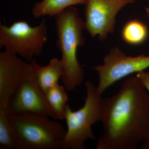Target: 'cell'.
I'll return each mask as SVG.
<instances>
[{
	"label": "cell",
	"mask_w": 149,
	"mask_h": 149,
	"mask_svg": "<svg viewBox=\"0 0 149 149\" xmlns=\"http://www.w3.org/2000/svg\"><path fill=\"white\" fill-rule=\"evenodd\" d=\"M103 133L97 149H136L149 135V95L137 76L104 99Z\"/></svg>",
	"instance_id": "obj_1"
},
{
	"label": "cell",
	"mask_w": 149,
	"mask_h": 149,
	"mask_svg": "<svg viewBox=\"0 0 149 149\" xmlns=\"http://www.w3.org/2000/svg\"><path fill=\"white\" fill-rule=\"evenodd\" d=\"M57 47L62 54L63 73L61 80L67 91H72L81 85L85 72L77 58L78 47L85 44L83 32L85 20L73 6L66 8L54 17Z\"/></svg>",
	"instance_id": "obj_2"
},
{
	"label": "cell",
	"mask_w": 149,
	"mask_h": 149,
	"mask_svg": "<svg viewBox=\"0 0 149 149\" xmlns=\"http://www.w3.org/2000/svg\"><path fill=\"white\" fill-rule=\"evenodd\" d=\"M14 149L61 148L67 129L42 113L8 114Z\"/></svg>",
	"instance_id": "obj_3"
},
{
	"label": "cell",
	"mask_w": 149,
	"mask_h": 149,
	"mask_svg": "<svg viewBox=\"0 0 149 149\" xmlns=\"http://www.w3.org/2000/svg\"><path fill=\"white\" fill-rule=\"evenodd\" d=\"M87 96L81 108L73 111L68 104L65 109L67 129L62 149H85L88 140H95L92 126L102 118L104 99L97 87L90 81L85 83Z\"/></svg>",
	"instance_id": "obj_4"
},
{
	"label": "cell",
	"mask_w": 149,
	"mask_h": 149,
	"mask_svg": "<svg viewBox=\"0 0 149 149\" xmlns=\"http://www.w3.org/2000/svg\"><path fill=\"white\" fill-rule=\"evenodd\" d=\"M47 34L48 27L45 20L34 27L23 20L15 22L9 27L1 24L0 47L30 62L42 52Z\"/></svg>",
	"instance_id": "obj_5"
},
{
	"label": "cell",
	"mask_w": 149,
	"mask_h": 149,
	"mask_svg": "<svg viewBox=\"0 0 149 149\" xmlns=\"http://www.w3.org/2000/svg\"><path fill=\"white\" fill-rule=\"evenodd\" d=\"M7 109L10 115L34 112L55 118L54 112L38 85L31 62L24 61L21 82L16 92L10 99Z\"/></svg>",
	"instance_id": "obj_6"
},
{
	"label": "cell",
	"mask_w": 149,
	"mask_h": 149,
	"mask_svg": "<svg viewBox=\"0 0 149 149\" xmlns=\"http://www.w3.org/2000/svg\"><path fill=\"white\" fill-rule=\"evenodd\" d=\"M149 68V56H128L118 47L110 49L103 63L94 68L98 74L97 89L102 95L109 87L128 75Z\"/></svg>",
	"instance_id": "obj_7"
},
{
	"label": "cell",
	"mask_w": 149,
	"mask_h": 149,
	"mask_svg": "<svg viewBox=\"0 0 149 149\" xmlns=\"http://www.w3.org/2000/svg\"><path fill=\"white\" fill-rule=\"evenodd\" d=\"M136 0H87L85 8V29L92 38L103 41L114 32L116 15Z\"/></svg>",
	"instance_id": "obj_8"
},
{
	"label": "cell",
	"mask_w": 149,
	"mask_h": 149,
	"mask_svg": "<svg viewBox=\"0 0 149 149\" xmlns=\"http://www.w3.org/2000/svg\"><path fill=\"white\" fill-rule=\"evenodd\" d=\"M24 61L17 54L6 50L0 52V106L7 107L19 86Z\"/></svg>",
	"instance_id": "obj_9"
},
{
	"label": "cell",
	"mask_w": 149,
	"mask_h": 149,
	"mask_svg": "<svg viewBox=\"0 0 149 149\" xmlns=\"http://www.w3.org/2000/svg\"><path fill=\"white\" fill-rule=\"evenodd\" d=\"M30 62L34 68L37 83L43 93L58 84L63 73V63L61 59L54 58L47 65L44 66L37 64L35 58Z\"/></svg>",
	"instance_id": "obj_10"
},
{
	"label": "cell",
	"mask_w": 149,
	"mask_h": 149,
	"mask_svg": "<svg viewBox=\"0 0 149 149\" xmlns=\"http://www.w3.org/2000/svg\"><path fill=\"white\" fill-rule=\"evenodd\" d=\"M87 0H42L36 3L32 9L35 18L48 15L54 17L70 7L77 4L85 5Z\"/></svg>",
	"instance_id": "obj_11"
},
{
	"label": "cell",
	"mask_w": 149,
	"mask_h": 149,
	"mask_svg": "<svg viewBox=\"0 0 149 149\" xmlns=\"http://www.w3.org/2000/svg\"><path fill=\"white\" fill-rule=\"evenodd\" d=\"M64 86L55 85L44 93L48 103L55 114V120H63L65 118V109L68 96Z\"/></svg>",
	"instance_id": "obj_12"
},
{
	"label": "cell",
	"mask_w": 149,
	"mask_h": 149,
	"mask_svg": "<svg viewBox=\"0 0 149 149\" xmlns=\"http://www.w3.org/2000/svg\"><path fill=\"white\" fill-rule=\"evenodd\" d=\"M148 29L146 25L136 19L128 21L122 29L123 39L130 45L143 44L148 39Z\"/></svg>",
	"instance_id": "obj_13"
},
{
	"label": "cell",
	"mask_w": 149,
	"mask_h": 149,
	"mask_svg": "<svg viewBox=\"0 0 149 149\" xmlns=\"http://www.w3.org/2000/svg\"><path fill=\"white\" fill-rule=\"evenodd\" d=\"M1 148L14 149L12 128L7 108L0 106Z\"/></svg>",
	"instance_id": "obj_14"
},
{
	"label": "cell",
	"mask_w": 149,
	"mask_h": 149,
	"mask_svg": "<svg viewBox=\"0 0 149 149\" xmlns=\"http://www.w3.org/2000/svg\"><path fill=\"white\" fill-rule=\"evenodd\" d=\"M136 76L148 92L149 95V72H146L145 70L140 71L137 72Z\"/></svg>",
	"instance_id": "obj_15"
},
{
	"label": "cell",
	"mask_w": 149,
	"mask_h": 149,
	"mask_svg": "<svg viewBox=\"0 0 149 149\" xmlns=\"http://www.w3.org/2000/svg\"><path fill=\"white\" fill-rule=\"evenodd\" d=\"M141 144L140 149H149V135L144 139Z\"/></svg>",
	"instance_id": "obj_16"
},
{
	"label": "cell",
	"mask_w": 149,
	"mask_h": 149,
	"mask_svg": "<svg viewBox=\"0 0 149 149\" xmlns=\"http://www.w3.org/2000/svg\"><path fill=\"white\" fill-rule=\"evenodd\" d=\"M145 10H146V14L148 18V19L149 21V7H147L145 8Z\"/></svg>",
	"instance_id": "obj_17"
}]
</instances>
